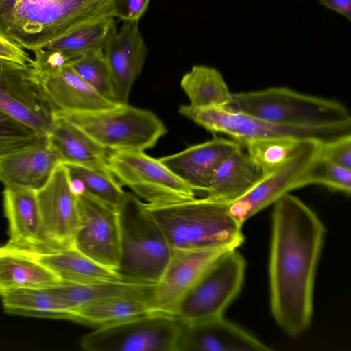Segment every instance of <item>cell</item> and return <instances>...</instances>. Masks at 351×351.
I'll return each instance as SVG.
<instances>
[{"instance_id":"8fae6325","label":"cell","mask_w":351,"mask_h":351,"mask_svg":"<svg viewBox=\"0 0 351 351\" xmlns=\"http://www.w3.org/2000/svg\"><path fill=\"white\" fill-rule=\"evenodd\" d=\"M0 111L41 135H47L56 108L33 64L0 58Z\"/></svg>"},{"instance_id":"4dcf8cb0","label":"cell","mask_w":351,"mask_h":351,"mask_svg":"<svg viewBox=\"0 0 351 351\" xmlns=\"http://www.w3.org/2000/svg\"><path fill=\"white\" fill-rule=\"evenodd\" d=\"M70 177L80 180L85 193L110 206L119 208L126 193L111 172L80 165L62 162Z\"/></svg>"},{"instance_id":"d6a6232c","label":"cell","mask_w":351,"mask_h":351,"mask_svg":"<svg viewBox=\"0 0 351 351\" xmlns=\"http://www.w3.org/2000/svg\"><path fill=\"white\" fill-rule=\"evenodd\" d=\"M69 66L99 93L116 101L113 84L103 49L88 52L73 60Z\"/></svg>"},{"instance_id":"83f0119b","label":"cell","mask_w":351,"mask_h":351,"mask_svg":"<svg viewBox=\"0 0 351 351\" xmlns=\"http://www.w3.org/2000/svg\"><path fill=\"white\" fill-rule=\"evenodd\" d=\"M153 313L151 304L146 300L115 298L84 304L71 311L70 320L99 328Z\"/></svg>"},{"instance_id":"9a60e30c","label":"cell","mask_w":351,"mask_h":351,"mask_svg":"<svg viewBox=\"0 0 351 351\" xmlns=\"http://www.w3.org/2000/svg\"><path fill=\"white\" fill-rule=\"evenodd\" d=\"M228 250H176L156 285L154 313L175 315L181 300L206 269Z\"/></svg>"},{"instance_id":"e575fe53","label":"cell","mask_w":351,"mask_h":351,"mask_svg":"<svg viewBox=\"0 0 351 351\" xmlns=\"http://www.w3.org/2000/svg\"><path fill=\"white\" fill-rule=\"evenodd\" d=\"M43 136L0 111V155L29 146Z\"/></svg>"},{"instance_id":"d6986e66","label":"cell","mask_w":351,"mask_h":351,"mask_svg":"<svg viewBox=\"0 0 351 351\" xmlns=\"http://www.w3.org/2000/svg\"><path fill=\"white\" fill-rule=\"evenodd\" d=\"M272 349L223 316L183 323L177 351H268Z\"/></svg>"},{"instance_id":"277c9868","label":"cell","mask_w":351,"mask_h":351,"mask_svg":"<svg viewBox=\"0 0 351 351\" xmlns=\"http://www.w3.org/2000/svg\"><path fill=\"white\" fill-rule=\"evenodd\" d=\"M120 258L116 272L121 280L158 283L173 250L143 202L129 193L119 208Z\"/></svg>"},{"instance_id":"e0dca14e","label":"cell","mask_w":351,"mask_h":351,"mask_svg":"<svg viewBox=\"0 0 351 351\" xmlns=\"http://www.w3.org/2000/svg\"><path fill=\"white\" fill-rule=\"evenodd\" d=\"M61 163L59 154L43 136L32 145L0 155V182L8 188L37 191Z\"/></svg>"},{"instance_id":"ffe728a7","label":"cell","mask_w":351,"mask_h":351,"mask_svg":"<svg viewBox=\"0 0 351 351\" xmlns=\"http://www.w3.org/2000/svg\"><path fill=\"white\" fill-rule=\"evenodd\" d=\"M3 204L8 223V247L28 252L46 251L36 191L5 187Z\"/></svg>"},{"instance_id":"4316f807","label":"cell","mask_w":351,"mask_h":351,"mask_svg":"<svg viewBox=\"0 0 351 351\" xmlns=\"http://www.w3.org/2000/svg\"><path fill=\"white\" fill-rule=\"evenodd\" d=\"M0 296L3 309L9 314L70 320L69 310L51 287L15 288Z\"/></svg>"},{"instance_id":"5bb4252c","label":"cell","mask_w":351,"mask_h":351,"mask_svg":"<svg viewBox=\"0 0 351 351\" xmlns=\"http://www.w3.org/2000/svg\"><path fill=\"white\" fill-rule=\"evenodd\" d=\"M36 193L46 251L72 247L79 223L77 197L70 188L69 174L62 163Z\"/></svg>"},{"instance_id":"484cf974","label":"cell","mask_w":351,"mask_h":351,"mask_svg":"<svg viewBox=\"0 0 351 351\" xmlns=\"http://www.w3.org/2000/svg\"><path fill=\"white\" fill-rule=\"evenodd\" d=\"M62 282L51 270L21 251L0 247V293L15 288H49Z\"/></svg>"},{"instance_id":"30bf717a","label":"cell","mask_w":351,"mask_h":351,"mask_svg":"<svg viewBox=\"0 0 351 351\" xmlns=\"http://www.w3.org/2000/svg\"><path fill=\"white\" fill-rule=\"evenodd\" d=\"M183 322L173 315L153 313L99 327L81 337L89 351H177Z\"/></svg>"},{"instance_id":"6da1fadb","label":"cell","mask_w":351,"mask_h":351,"mask_svg":"<svg viewBox=\"0 0 351 351\" xmlns=\"http://www.w3.org/2000/svg\"><path fill=\"white\" fill-rule=\"evenodd\" d=\"M273 204L271 310L281 329L296 337L311 325L315 276L326 229L317 214L296 196L288 193Z\"/></svg>"},{"instance_id":"cb8c5ba5","label":"cell","mask_w":351,"mask_h":351,"mask_svg":"<svg viewBox=\"0 0 351 351\" xmlns=\"http://www.w3.org/2000/svg\"><path fill=\"white\" fill-rule=\"evenodd\" d=\"M263 176L262 171L241 147L220 165L202 197L229 204L244 195Z\"/></svg>"},{"instance_id":"603a6c76","label":"cell","mask_w":351,"mask_h":351,"mask_svg":"<svg viewBox=\"0 0 351 351\" xmlns=\"http://www.w3.org/2000/svg\"><path fill=\"white\" fill-rule=\"evenodd\" d=\"M19 251L48 268L62 282L90 284L121 280L114 270L95 262L73 247L44 252Z\"/></svg>"},{"instance_id":"f1b7e54d","label":"cell","mask_w":351,"mask_h":351,"mask_svg":"<svg viewBox=\"0 0 351 351\" xmlns=\"http://www.w3.org/2000/svg\"><path fill=\"white\" fill-rule=\"evenodd\" d=\"M180 86L189 99V105L195 108L226 106L232 93L221 72L205 65L193 66L182 76Z\"/></svg>"},{"instance_id":"1f68e13d","label":"cell","mask_w":351,"mask_h":351,"mask_svg":"<svg viewBox=\"0 0 351 351\" xmlns=\"http://www.w3.org/2000/svg\"><path fill=\"white\" fill-rule=\"evenodd\" d=\"M302 140L277 137L252 141L243 145L247 154L265 175L283 165L294 154Z\"/></svg>"},{"instance_id":"7a4b0ae2","label":"cell","mask_w":351,"mask_h":351,"mask_svg":"<svg viewBox=\"0 0 351 351\" xmlns=\"http://www.w3.org/2000/svg\"><path fill=\"white\" fill-rule=\"evenodd\" d=\"M106 15L112 16L111 0H0V36L35 51Z\"/></svg>"},{"instance_id":"9c48e42d","label":"cell","mask_w":351,"mask_h":351,"mask_svg":"<svg viewBox=\"0 0 351 351\" xmlns=\"http://www.w3.org/2000/svg\"><path fill=\"white\" fill-rule=\"evenodd\" d=\"M108 167L121 186L130 189L145 203L165 204L197 197L189 184L144 151H112Z\"/></svg>"},{"instance_id":"836d02e7","label":"cell","mask_w":351,"mask_h":351,"mask_svg":"<svg viewBox=\"0 0 351 351\" xmlns=\"http://www.w3.org/2000/svg\"><path fill=\"white\" fill-rule=\"evenodd\" d=\"M308 184L323 185L349 195L351 169L320 158L317 154L302 180V187Z\"/></svg>"},{"instance_id":"ac0fdd59","label":"cell","mask_w":351,"mask_h":351,"mask_svg":"<svg viewBox=\"0 0 351 351\" xmlns=\"http://www.w3.org/2000/svg\"><path fill=\"white\" fill-rule=\"evenodd\" d=\"M241 147L234 139L215 138L158 159L196 194L205 193L220 165Z\"/></svg>"},{"instance_id":"3957f363","label":"cell","mask_w":351,"mask_h":351,"mask_svg":"<svg viewBox=\"0 0 351 351\" xmlns=\"http://www.w3.org/2000/svg\"><path fill=\"white\" fill-rule=\"evenodd\" d=\"M173 250H231L244 242L242 226L228 204L195 197L165 204L143 202Z\"/></svg>"},{"instance_id":"8992f818","label":"cell","mask_w":351,"mask_h":351,"mask_svg":"<svg viewBox=\"0 0 351 351\" xmlns=\"http://www.w3.org/2000/svg\"><path fill=\"white\" fill-rule=\"evenodd\" d=\"M56 114L111 152L152 148L167 132L163 122L152 111L128 104L88 112L56 110Z\"/></svg>"},{"instance_id":"f35d334b","label":"cell","mask_w":351,"mask_h":351,"mask_svg":"<svg viewBox=\"0 0 351 351\" xmlns=\"http://www.w3.org/2000/svg\"><path fill=\"white\" fill-rule=\"evenodd\" d=\"M0 58L22 65L34 63L29 56L21 47L0 36Z\"/></svg>"},{"instance_id":"2e32d148","label":"cell","mask_w":351,"mask_h":351,"mask_svg":"<svg viewBox=\"0 0 351 351\" xmlns=\"http://www.w3.org/2000/svg\"><path fill=\"white\" fill-rule=\"evenodd\" d=\"M138 22L124 21L118 31L114 25L103 48L115 101L119 104H128L132 86L141 72L148 53Z\"/></svg>"},{"instance_id":"ba28073f","label":"cell","mask_w":351,"mask_h":351,"mask_svg":"<svg viewBox=\"0 0 351 351\" xmlns=\"http://www.w3.org/2000/svg\"><path fill=\"white\" fill-rule=\"evenodd\" d=\"M245 267L237 248L223 252L184 295L174 316L186 324L223 316L241 291Z\"/></svg>"},{"instance_id":"7c38bea8","label":"cell","mask_w":351,"mask_h":351,"mask_svg":"<svg viewBox=\"0 0 351 351\" xmlns=\"http://www.w3.org/2000/svg\"><path fill=\"white\" fill-rule=\"evenodd\" d=\"M77 197L79 223L72 247L116 271L120 258L119 208L86 193Z\"/></svg>"},{"instance_id":"d590c367","label":"cell","mask_w":351,"mask_h":351,"mask_svg":"<svg viewBox=\"0 0 351 351\" xmlns=\"http://www.w3.org/2000/svg\"><path fill=\"white\" fill-rule=\"evenodd\" d=\"M318 156L340 167L351 169V134L322 142Z\"/></svg>"},{"instance_id":"4fadbf2b","label":"cell","mask_w":351,"mask_h":351,"mask_svg":"<svg viewBox=\"0 0 351 351\" xmlns=\"http://www.w3.org/2000/svg\"><path fill=\"white\" fill-rule=\"evenodd\" d=\"M321 143L315 139L302 140L283 165L263 175L244 195L228 204L232 216L243 226L248 219L280 197L302 187V180L317 156Z\"/></svg>"},{"instance_id":"52a82bcc","label":"cell","mask_w":351,"mask_h":351,"mask_svg":"<svg viewBox=\"0 0 351 351\" xmlns=\"http://www.w3.org/2000/svg\"><path fill=\"white\" fill-rule=\"evenodd\" d=\"M178 112L207 130L227 134L242 145L277 137L325 142L351 134V122L321 127L280 125L226 106L195 108L189 104L181 105Z\"/></svg>"},{"instance_id":"f546056e","label":"cell","mask_w":351,"mask_h":351,"mask_svg":"<svg viewBox=\"0 0 351 351\" xmlns=\"http://www.w3.org/2000/svg\"><path fill=\"white\" fill-rule=\"evenodd\" d=\"M114 18L106 15L90 21L43 47L62 51L73 60L88 52L103 49L109 32L115 25Z\"/></svg>"},{"instance_id":"ab89813d","label":"cell","mask_w":351,"mask_h":351,"mask_svg":"<svg viewBox=\"0 0 351 351\" xmlns=\"http://www.w3.org/2000/svg\"><path fill=\"white\" fill-rule=\"evenodd\" d=\"M319 4L329 8L348 21L351 19V0H318Z\"/></svg>"},{"instance_id":"5b68a950","label":"cell","mask_w":351,"mask_h":351,"mask_svg":"<svg viewBox=\"0 0 351 351\" xmlns=\"http://www.w3.org/2000/svg\"><path fill=\"white\" fill-rule=\"evenodd\" d=\"M226 107L285 126L321 127L351 122L350 113L341 103L287 87L232 93Z\"/></svg>"},{"instance_id":"8d00e7d4","label":"cell","mask_w":351,"mask_h":351,"mask_svg":"<svg viewBox=\"0 0 351 351\" xmlns=\"http://www.w3.org/2000/svg\"><path fill=\"white\" fill-rule=\"evenodd\" d=\"M35 59L34 66L39 75H47L59 71L73 60L66 53L43 47L34 51Z\"/></svg>"},{"instance_id":"44dd1931","label":"cell","mask_w":351,"mask_h":351,"mask_svg":"<svg viewBox=\"0 0 351 351\" xmlns=\"http://www.w3.org/2000/svg\"><path fill=\"white\" fill-rule=\"evenodd\" d=\"M39 78L56 110L88 112L121 104L101 95L69 66L53 73L39 75Z\"/></svg>"},{"instance_id":"7402d4cb","label":"cell","mask_w":351,"mask_h":351,"mask_svg":"<svg viewBox=\"0 0 351 351\" xmlns=\"http://www.w3.org/2000/svg\"><path fill=\"white\" fill-rule=\"evenodd\" d=\"M47 136L59 154L62 163H73L110 172L108 158L111 151L100 146L64 118L55 115Z\"/></svg>"},{"instance_id":"74e56055","label":"cell","mask_w":351,"mask_h":351,"mask_svg":"<svg viewBox=\"0 0 351 351\" xmlns=\"http://www.w3.org/2000/svg\"><path fill=\"white\" fill-rule=\"evenodd\" d=\"M150 0H111L112 16L124 21H138Z\"/></svg>"},{"instance_id":"d4e9b609","label":"cell","mask_w":351,"mask_h":351,"mask_svg":"<svg viewBox=\"0 0 351 351\" xmlns=\"http://www.w3.org/2000/svg\"><path fill=\"white\" fill-rule=\"evenodd\" d=\"M157 283H145L123 280L102 281L90 284L62 282L51 287L71 313L75 308L88 302L115 298H132L151 304Z\"/></svg>"}]
</instances>
